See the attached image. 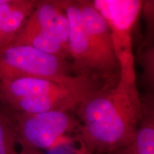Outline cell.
<instances>
[{
	"label": "cell",
	"mask_w": 154,
	"mask_h": 154,
	"mask_svg": "<svg viewBox=\"0 0 154 154\" xmlns=\"http://www.w3.org/2000/svg\"><path fill=\"white\" fill-rule=\"evenodd\" d=\"M69 24L59 0L36 1L26 24L11 45H27L69 60Z\"/></svg>",
	"instance_id": "cell-3"
},
{
	"label": "cell",
	"mask_w": 154,
	"mask_h": 154,
	"mask_svg": "<svg viewBox=\"0 0 154 154\" xmlns=\"http://www.w3.org/2000/svg\"><path fill=\"white\" fill-rule=\"evenodd\" d=\"M69 24V51L72 73L114 84L120 64L109 26L91 1L59 0Z\"/></svg>",
	"instance_id": "cell-2"
},
{
	"label": "cell",
	"mask_w": 154,
	"mask_h": 154,
	"mask_svg": "<svg viewBox=\"0 0 154 154\" xmlns=\"http://www.w3.org/2000/svg\"><path fill=\"white\" fill-rule=\"evenodd\" d=\"M101 84V81L86 76H74L66 81L34 77L0 81V101L5 103L9 100L54 95Z\"/></svg>",
	"instance_id": "cell-6"
},
{
	"label": "cell",
	"mask_w": 154,
	"mask_h": 154,
	"mask_svg": "<svg viewBox=\"0 0 154 154\" xmlns=\"http://www.w3.org/2000/svg\"><path fill=\"white\" fill-rule=\"evenodd\" d=\"M92 5L109 26L112 36L131 35L143 5L139 0H95Z\"/></svg>",
	"instance_id": "cell-7"
},
{
	"label": "cell",
	"mask_w": 154,
	"mask_h": 154,
	"mask_svg": "<svg viewBox=\"0 0 154 154\" xmlns=\"http://www.w3.org/2000/svg\"><path fill=\"white\" fill-rule=\"evenodd\" d=\"M18 146L11 124L10 111L8 108H0V154H22Z\"/></svg>",
	"instance_id": "cell-10"
},
{
	"label": "cell",
	"mask_w": 154,
	"mask_h": 154,
	"mask_svg": "<svg viewBox=\"0 0 154 154\" xmlns=\"http://www.w3.org/2000/svg\"><path fill=\"white\" fill-rule=\"evenodd\" d=\"M151 94L141 99L143 115L131 143L110 154H154V106Z\"/></svg>",
	"instance_id": "cell-9"
},
{
	"label": "cell",
	"mask_w": 154,
	"mask_h": 154,
	"mask_svg": "<svg viewBox=\"0 0 154 154\" xmlns=\"http://www.w3.org/2000/svg\"><path fill=\"white\" fill-rule=\"evenodd\" d=\"M70 61L27 45L0 50V81L26 77L66 81L72 78Z\"/></svg>",
	"instance_id": "cell-5"
},
{
	"label": "cell",
	"mask_w": 154,
	"mask_h": 154,
	"mask_svg": "<svg viewBox=\"0 0 154 154\" xmlns=\"http://www.w3.org/2000/svg\"><path fill=\"white\" fill-rule=\"evenodd\" d=\"M76 139L93 154H110L134 139L143 115L136 72L120 71L114 84H104L75 109Z\"/></svg>",
	"instance_id": "cell-1"
},
{
	"label": "cell",
	"mask_w": 154,
	"mask_h": 154,
	"mask_svg": "<svg viewBox=\"0 0 154 154\" xmlns=\"http://www.w3.org/2000/svg\"><path fill=\"white\" fill-rule=\"evenodd\" d=\"M10 111L11 124L20 147L48 149L71 132L77 131L79 122L69 111L22 113Z\"/></svg>",
	"instance_id": "cell-4"
},
{
	"label": "cell",
	"mask_w": 154,
	"mask_h": 154,
	"mask_svg": "<svg viewBox=\"0 0 154 154\" xmlns=\"http://www.w3.org/2000/svg\"><path fill=\"white\" fill-rule=\"evenodd\" d=\"M36 3V0H0V50L14 42Z\"/></svg>",
	"instance_id": "cell-8"
},
{
	"label": "cell",
	"mask_w": 154,
	"mask_h": 154,
	"mask_svg": "<svg viewBox=\"0 0 154 154\" xmlns=\"http://www.w3.org/2000/svg\"><path fill=\"white\" fill-rule=\"evenodd\" d=\"M20 149L22 152V154H43L38 150L29 149L26 147H20Z\"/></svg>",
	"instance_id": "cell-12"
},
{
	"label": "cell",
	"mask_w": 154,
	"mask_h": 154,
	"mask_svg": "<svg viewBox=\"0 0 154 154\" xmlns=\"http://www.w3.org/2000/svg\"><path fill=\"white\" fill-rule=\"evenodd\" d=\"M77 140L79 142V148L76 150H75V154H93L86 149V146L82 143V142H81L79 140Z\"/></svg>",
	"instance_id": "cell-11"
}]
</instances>
